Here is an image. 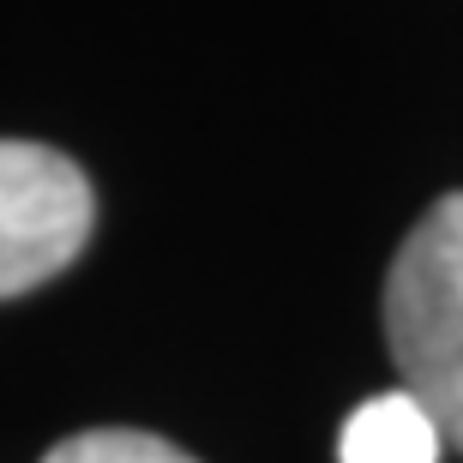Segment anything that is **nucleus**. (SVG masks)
<instances>
[{
	"mask_svg": "<svg viewBox=\"0 0 463 463\" xmlns=\"http://www.w3.org/2000/svg\"><path fill=\"white\" fill-rule=\"evenodd\" d=\"M43 463H193L181 446L156 439L138 428H97V433H72L49 451Z\"/></svg>",
	"mask_w": 463,
	"mask_h": 463,
	"instance_id": "4",
	"label": "nucleus"
},
{
	"mask_svg": "<svg viewBox=\"0 0 463 463\" xmlns=\"http://www.w3.org/2000/svg\"><path fill=\"white\" fill-rule=\"evenodd\" d=\"M385 337L403 392L463 451V193H446L403 241L385 277Z\"/></svg>",
	"mask_w": 463,
	"mask_h": 463,
	"instance_id": "1",
	"label": "nucleus"
},
{
	"mask_svg": "<svg viewBox=\"0 0 463 463\" xmlns=\"http://www.w3.org/2000/svg\"><path fill=\"white\" fill-rule=\"evenodd\" d=\"M439 446L446 439L433 428V415L410 392H385V397H367L344 421L337 458L344 463H439Z\"/></svg>",
	"mask_w": 463,
	"mask_h": 463,
	"instance_id": "3",
	"label": "nucleus"
},
{
	"mask_svg": "<svg viewBox=\"0 0 463 463\" xmlns=\"http://www.w3.org/2000/svg\"><path fill=\"white\" fill-rule=\"evenodd\" d=\"M97 199L72 156L0 138V301L43 289L85 253Z\"/></svg>",
	"mask_w": 463,
	"mask_h": 463,
	"instance_id": "2",
	"label": "nucleus"
}]
</instances>
